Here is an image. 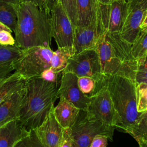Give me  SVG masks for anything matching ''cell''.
Returning a JSON list of instances; mask_svg holds the SVG:
<instances>
[{
  "label": "cell",
  "mask_w": 147,
  "mask_h": 147,
  "mask_svg": "<svg viewBox=\"0 0 147 147\" xmlns=\"http://www.w3.org/2000/svg\"><path fill=\"white\" fill-rule=\"evenodd\" d=\"M15 45L22 49L41 46L51 48V14L45 9L21 0L17 6Z\"/></svg>",
  "instance_id": "6da1fadb"
},
{
  "label": "cell",
  "mask_w": 147,
  "mask_h": 147,
  "mask_svg": "<svg viewBox=\"0 0 147 147\" xmlns=\"http://www.w3.org/2000/svg\"><path fill=\"white\" fill-rule=\"evenodd\" d=\"M59 83L45 80L40 76L29 79L19 120L27 130L39 126L58 98Z\"/></svg>",
  "instance_id": "7a4b0ae2"
},
{
  "label": "cell",
  "mask_w": 147,
  "mask_h": 147,
  "mask_svg": "<svg viewBox=\"0 0 147 147\" xmlns=\"http://www.w3.org/2000/svg\"><path fill=\"white\" fill-rule=\"evenodd\" d=\"M96 49L103 75L123 76L135 82L139 64L132 55L131 44L119 33L107 32Z\"/></svg>",
  "instance_id": "3957f363"
},
{
  "label": "cell",
  "mask_w": 147,
  "mask_h": 147,
  "mask_svg": "<svg viewBox=\"0 0 147 147\" xmlns=\"http://www.w3.org/2000/svg\"><path fill=\"white\" fill-rule=\"evenodd\" d=\"M103 82L117 114L115 127L130 134L141 113L137 108L136 83L123 76L105 75Z\"/></svg>",
  "instance_id": "277c9868"
},
{
  "label": "cell",
  "mask_w": 147,
  "mask_h": 147,
  "mask_svg": "<svg viewBox=\"0 0 147 147\" xmlns=\"http://www.w3.org/2000/svg\"><path fill=\"white\" fill-rule=\"evenodd\" d=\"M114 128L100 122L86 109H80L69 130L74 147H90L92 138L98 134L105 135L112 141Z\"/></svg>",
  "instance_id": "5b68a950"
},
{
  "label": "cell",
  "mask_w": 147,
  "mask_h": 147,
  "mask_svg": "<svg viewBox=\"0 0 147 147\" xmlns=\"http://www.w3.org/2000/svg\"><path fill=\"white\" fill-rule=\"evenodd\" d=\"M53 51L41 46L23 49L21 56L14 63V70L26 80L37 76L51 66Z\"/></svg>",
  "instance_id": "8992f818"
},
{
  "label": "cell",
  "mask_w": 147,
  "mask_h": 147,
  "mask_svg": "<svg viewBox=\"0 0 147 147\" xmlns=\"http://www.w3.org/2000/svg\"><path fill=\"white\" fill-rule=\"evenodd\" d=\"M103 78L97 82L95 90L90 96V103L86 110L100 122L115 127L117 114L109 90L103 82Z\"/></svg>",
  "instance_id": "52a82bcc"
},
{
  "label": "cell",
  "mask_w": 147,
  "mask_h": 147,
  "mask_svg": "<svg viewBox=\"0 0 147 147\" xmlns=\"http://www.w3.org/2000/svg\"><path fill=\"white\" fill-rule=\"evenodd\" d=\"M62 72H71L78 77L88 76L96 82L102 80L104 76L96 49H86L73 55Z\"/></svg>",
  "instance_id": "ba28073f"
},
{
  "label": "cell",
  "mask_w": 147,
  "mask_h": 147,
  "mask_svg": "<svg viewBox=\"0 0 147 147\" xmlns=\"http://www.w3.org/2000/svg\"><path fill=\"white\" fill-rule=\"evenodd\" d=\"M50 14L52 36L57 47L74 49L75 27L60 2L54 6Z\"/></svg>",
  "instance_id": "9c48e42d"
},
{
  "label": "cell",
  "mask_w": 147,
  "mask_h": 147,
  "mask_svg": "<svg viewBox=\"0 0 147 147\" xmlns=\"http://www.w3.org/2000/svg\"><path fill=\"white\" fill-rule=\"evenodd\" d=\"M78 77L71 72H61L57 97L63 96L79 109H86L90 96L84 94L80 89Z\"/></svg>",
  "instance_id": "30bf717a"
},
{
  "label": "cell",
  "mask_w": 147,
  "mask_h": 147,
  "mask_svg": "<svg viewBox=\"0 0 147 147\" xmlns=\"http://www.w3.org/2000/svg\"><path fill=\"white\" fill-rule=\"evenodd\" d=\"M127 14L122 29L121 37L132 44L140 31V24L147 11V0H127Z\"/></svg>",
  "instance_id": "8fae6325"
},
{
  "label": "cell",
  "mask_w": 147,
  "mask_h": 147,
  "mask_svg": "<svg viewBox=\"0 0 147 147\" xmlns=\"http://www.w3.org/2000/svg\"><path fill=\"white\" fill-rule=\"evenodd\" d=\"M52 106L42 123L34 129L43 147H60L64 128L56 120Z\"/></svg>",
  "instance_id": "7c38bea8"
},
{
  "label": "cell",
  "mask_w": 147,
  "mask_h": 147,
  "mask_svg": "<svg viewBox=\"0 0 147 147\" xmlns=\"http://www.w3.org/2000/svg\"><path fill=\"white\" fill-rule=\"evenodd\" d=\"M25 91V86L11 94L0 105V126L20 118Z\"/></svg>",
  "instance_id": "4fadbf2b"
},
{
  "label": "cell",
  "mask_w": 147,
  "mask_h": 147,
  "mask_svg": "<svg viewBox=\"0 0 147 147\" xmlns=\"http://www.w3.org/2000/svg\"><path fill=\"white\" fill-rule=\"evenodd\" d=\"M19 119L11 121L0 126V147H15L29 132Z\"/></svg>",
  "instance_id": "5bb4252c"
},
{
  "label": "cell",
  "mask_w": 147,
  "mask_h": 147,
  "mask_svg": "<svg viewBox=\"0 0 147 147\" xmlns=\"http://www.w3.org/2000/svg\"><path fill=\"white\" fill-rule=\"evenodd\" d=\"M107 32L121 33L125 22L128 9L127 0H114L110 3Z\"/></svg>",
  "instance_id": "9a60e30c"
},
{
  "label": "cell",
  "mask_w": 147,
  "mask_h": 147,
  "mask_svg": "<svg viewBox=\"0 0 147 147\" xmlns=\"http://www.w3.org/2000/svg\"><path fill=\"white\" fill-rule=\"evenodd\" d=\"M56 107H54V114L59 124L64 129L70 127L76 120L80 109L63 96Z\"/></svg>",
  "instance_id": "2e32d148"
},
{
  "label": "cell",
  "mask_w": 147,
  "mask_h": 147,
  "mask_svg": "<svg viewBox=\"0 0 147 147\" xmlns=\"http://www.w3.org/2000/svg\"><path fill=\"white\" fill-rule=\"evenodd\" d=\"M22 48L14 45L0 44V79L10 74L14 70V63L21 56Z\"/></svg>",
  "instance_id": "e0dca14e"
},
{
  "label": "cell",
  "mask_w": 147,
  "mask_h": 147,
  "mask_svg": "<svg viewBox=\"0 0 147 147\" xmlns=\"http://www.w3.org/2000/svg\"><path fill=\"white\" fill-rule=\"evenodd\" d=\"M98 0H76V25L88 26L97 15Z\"/></svg>",
  "instance_id": "ac0fdd59"
},
{
  "label": "cell",
  "mask_w": 147,
  "mask_h": 147,
  "mask_svg": "<svg viewBox=\"0 0 147 147\" xmlns=\"http://www.w3.org/2000/svg\"><path fill=\"white\" fill-rule=\"evenodd\" d=\"M26 82L17 71L0 79V105L14 92L24 87Z\"/></svg>",
  "instance_id": "d6986e66"
},
{
  "label": "cell",
  "mask_w": 147,
  "mask_h": 147,
  "mask_svg": "<svg viewBox=\"0 0 147 147\" xmlns=\"http://www.w3.org/2000/svg\"><path fill=\"white\" fill-rule=\"evenodd\" d=\"M20 0H0V21L14 32L17 24V6Z\"/></svg>",
  "instance_id": "ffe728a7"
},
{
  "label": "cell",
  "mask_w": 147,
  "mask_h": 147,
  "mask_svg": "<svg viewBox=\"0 0 147 147\" xmlns=\"http://www.w3.org/2000/svg\"><path fill=\"white\" fill-rule=\"evenodd\" d=\"M131 52L139 65L144 64L147 56V30H140L131 44Z\"/></svg>",
  "instance_id": "44dd1931"
},
{
  "label": "cell",
  "mask_w": 147,
  "mask_h": 147,
  "mask_svg": "<svg viewBox=\"0 0 147 147\" xmlns=\"http://www.w3.org/2000/svg\"><path fill=\"white\" fill-rule=\"evenodd\" d=\"M74 55V51L67 47H58L53 51L51 68L56 72L61 73L66 67L68 59Z\"/></svg>",
  "instance_id": "7402d4cb"
},
{
  "label": "cell",
  "mask_w": 147,
  "mask_h": 147,
  "mask_svg": "<svg viewBox=\"0 0 147 147\" xmlns=\"http://www.w3.org/2000/svg\"><path fill=\"white\" fill-rule=\"evenodd\" d=\"M140 146L142 147L147 140V110L141 112L130 133Z\"/></svg>",
  "instance_id": "603a6c76"
},
{
  "label": "cell",
  "mask_w": 147,
  "mask_h": 147,
  "mask_svg": "<svg viewBox=\"0 0 147 147\" xmlns=\"http://www.w3.org/2000/svg\"><path fill=\"white\" fill-rule=\"evenodd\" d=\"M137 108L140 113L147 110V84H136Z\"/></svg>",
  "instance_id": "cb8c5ba5"
},
{
  "label": "cell",
  "mask_w": 147,
  "mask_h": 147,
  "mask_svg": "<svg viewBox=\"0 0 147 147\" xmlns=\"http://www.w3.org/2000/svg\"><path fill=\"white\" fill-rule=\"evenodd\" d=\"M78 83L80 90L85 94L90 96L95 90L97 82L88 76L78 77Z\"/></svg>",
  "instance_id": "d4e9b609"
},
{
  "label": "cell",
  "mask_w": 147,
  "mask_h": 147,
  "mask_svg": "<svg viewBox=\"0 0 147 147\" xmlns=\"http://www.w3.org/2000/svg\"><path fill=\"white\" fill-rule=\"evenodd\" d=\"M43 147L34 129L29 131L28 133L15 146V147Z\"/></svg>",
  "instance_id": "484cf974"
},
{
  "label": "cell",
  "mask_w": 147,
  "mask_h": 147,
  "mask_svg": "<svg viewBox=\"0 0 147 147\" xmlns=\"http://www.w3.org/2000/svg\"><path fill=\"white\" fill-rule=\"evenodd\" d=\"M76 0H60V2L74 27L76 25Z\"/></svg>",
  "instance_id": "4316f807"
},
{
  "label": "cell",
  "mask_w": 147,
  "mask_h": 147,
  "mask_svg": "<svg viewBox=\"0 0 147 147\" xmlns=\"http://www.w3.org/2000/svg\"><path fill=\"white\" fill-rule=\"evenodd\" d=\"M136 84L139 83L147 84V64H141L139 65L135 80Z\"/></svg>",
  "instance_id": "83f0119b"
},
{
  "label": "cell",
  "mask_w": 147,
  "mask_h": 147,
  "mask_svg": "<svg viewBox=\"0 0 147 147\" xmlns=\"http://www.w3.org/2000/svg\"><path fill=\"white\" fill-rule=\"evenodd\" d=\"M60 73H57L54 71L51 67L44 70L40 76L43 79L52 82L59 83V77Z\"/></svg>",
  "instance_id": "f1b7e54d"
},
{
  "label": "cell",
  "mask_w": 147,
  "mask_h": 147,
  "mask_svg": "<svg viewBox=\"0 0 147 147\" xmlns=\"http://www.w3.org/2000/svg\"><path fill=\"white\" fill-rule=\"evenodd\" d=\"M109 138L103 134H98L92 138L90 147H106L108 144Z\"/></svg>",
  "instance_id": "f546056e"
},
{
  "label": "cell",
  "mask_w": 147,
  "mask_h": 147,
  "mask_svg": "<svg viewBox=\"0 0 147 147\" xmlns=\"http://www.w3.org/2000/svg\"><path fill=\"white\" fill-rule=\"evenodd\" d=\"M16 40L11 35V33L8 31H2L0 32V44L2 45H14Z\"/></svg>",
  "instance_id": "4dcf8cb0"
},
{
  "label": "cell",
  "mask_w": 147,
  "mask_h": 147,
  "mask_svg": "<svg viewBox=\"0 0 147 147\" xmlns=\"http://www.w3.org/2000/svg\"><path fill=\"white\" fill-rule=\"evenodd\" d=\"M60 147H74V142L69 133V127L64 129L63 139Z\"/></svg>",
  "instance_id": "1f68e13d"
},
{
  "label": "cell",
  "mask_w": 147,
  "mask_h": 147,
  "mask_svg": "<svg viewBox=\"0 0 147 147\" xmlns=\"http://www.w3.org/2000/svg\"><path fill=\"white\" fill-rule=\"evenodd\" d=\"M46 1V9L48 12L51 13L52 9L54 6L60 2V0H45Z\"/></svg>",
  "instance_id": "d6a6232c"
},
{
  "label": "cell",
  "mask_w": 147,
  "mask_h": 147,
  "mask_svg": "<svg viewBox=\"0 0 147 147\" xmlns=\"http://www.w3.org/2000/svg\"><path fill=\"white\" fill-rule=\"evenodd\" d=\"M21 1H24V2H29L33 3L37 5H38L41 8L45 9L47 10L45 0H21Z\"/></svg>",
  "instance_id": "836d02e7"
},
{
  "label": "cell",
  "mask_w": 147,
  "mask_h": 147,
  "mask_svg": "<svg viewBox=\"0 0 147 147\" xmlns=\"http://www.w3.org/2000/svg\"><path fill=\"white\" fill-rule=\"evenodd\" d=\"M140 30H147V11L146 12L144 18L140 26Z\"/></svg>",
  "instance_id": "e575fe53"
},
{
  "label": "cell",
  "mask_w": 147,
  "mask_h": 147,
  "mask_svg": "<svg viewBox=\"0 0 147 147\" xmlns=\"http://www.w3.org/2000/svg\"><path fill=\"white\" fill-rule=\"evenodd\" d=\"M3 30L8 31L10 33L13 32V31L8 26H7L3 23H2L1 21H0V32H2V31H3Z\"/></svg>",
  "instance_id": "d590c367"
},
{
  "label": "cell",
  "mask_w": 147,
  "mask_h": 147,
  "mask_svg": "<svg viewBox=\"0 0 147 147\" xmlns=\"http://www.w3.org/2000/svg\"><path fill=\"white\" fill-rule=\"evenodd\" d=\"M98 1H99V2L103 4H109L111 1L114 0H98Z\"/></svg>",
  "instance_id": "8d00e7d4"
},
{
  "label": "cell",
  "mask_w": 147,
  "mask_h": 147,
  "mask_svg": "<svg viewBox=\"0 0 147 147\" xmlns=\"http://www.w3.org/2000/svg\"><path fill=\"white\" fill-rule=\"evenodd\" d=\"M144 64H147V56H146V60H145V61Z\"/></svg>",
  "instance_id": "74e56055"
}]
</instances>
